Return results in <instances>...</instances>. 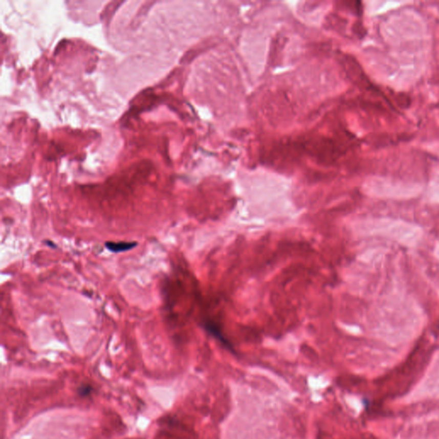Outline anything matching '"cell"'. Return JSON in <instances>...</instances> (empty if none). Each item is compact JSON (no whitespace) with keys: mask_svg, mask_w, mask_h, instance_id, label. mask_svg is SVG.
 Wrapping results in <instances>:
<instances>
[{"mask_svg":"<svg viewBox=\"0 0 439 439\" xmlns=\"http://www.w3.org/2000/svg\"><path fill=\"white\" fill-rule=\"evenodd\" d=\"M142 96L143 100H141L140 96L138 98H137L138 99V102L137 103H133V106L130 107V111L128 112L127 114H125L124 118H123L124 119H126L127 122L133 119V118H134V117L138 115V114L143 113L146 109L152 108L153 106V105H155L156 101L158 100V97L152 95L149 91L143 92V96Z\"/></svg>","mask_w":439,"mask_h":439,"instance_id":"cell-1","label":"cell"},{"mask_svg":"<svg viewBox=\"0 0 439 439\" xmlns=\"http://www.w3.org/2000/svg\"><path fill=\"white\" fill-rule=\"evenodd\" d=\"M137 246L136 242H106V247L113 252H122L129 251Z\"/></svg>","mask_w":439,"mask_h":439,"instance_id":"cell-2","label":"cell"}]
</instances>
